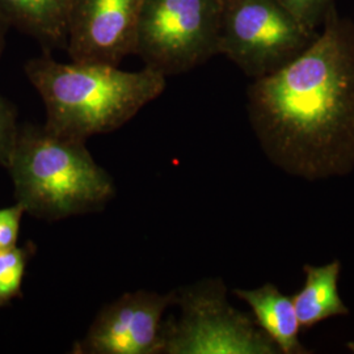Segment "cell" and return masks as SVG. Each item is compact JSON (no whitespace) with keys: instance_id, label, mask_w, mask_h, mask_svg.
Listing matches in <instances>:
<instances>
[{"instance_id":"obj_7","label":"cell","mask_w":354,"mask_h":354,"mask_svg":"<svg viewBox=\"0 0 354 354\" xmlns=\"http://www.w3.org/2000/svg\"><path fill=\"white\" fill-rule=\"evenodd\" d=\"M171 306V291L125 292L102 307L71 353H163V317Z\"/></svg>"},{"instance_id":"obj_6","label":"cell","mask_w":354,"mask_h":354,"mask_svg":"<svg viewBox=\"0 0 354 354\" xmlns=\"http://www.w3.org/2000/svg\"><path fill=\"white\" fill-rule=\"evenodd\" d=\"M221 0H145L136 50L162 75H178L218 53Z\"/></svg>"},{"instance_id":"obj_14","label":"cell","mask_w":354,"mask_h":354,"mask_svg":"<svg viewBox=\"0 0 354 354\" xmlns=\"http://www.w3.org/2000/svg\"><path fill=\"white\" fill-rule=\"evenodd\" d=\"M16 108L0 93V167H7L17 138Z\"/></svg>"},{"instance_id":"obj_10","label":"cell","mask_w":354,"mask_h":354,"mask_svg":"<svg viewBox=\"0 0 354 354\" xmlns=\"http://www.w3.org/2000/svg\"><path fill=\"white\" fill-rule=\"evenodd\" d=\"M74 0H0L8 26L35 38L45 51L66 48L67 24Z\"/></svg>"},{"instance_id":"obj_1","label":"cell","mask_w":354,"mask_h":354,"mask_svg":"<svg viewBox=\"0 0 354 354\" xmlns=\"http://www.w3.org/2000/svg\"><path fill=\"white\" fill-rule=\"evenodd\" d=\"M322 26L302 54L247 92L266 158L307 181L354 171V24L333 8Z\"/></svg>"},{"instance_id":"obj_13","label":"cell","mask_w":354,"mask_h":354,"mask_svg":"<svg viewBox=\"0 0 354 354\" xmlns=\"http://www.w3.org/2000/svg\"><path fill=\"white\" fill-rule=\"evenodd\" d=\"M299 21L313 30L323 26L335 8V0H279Z\"/></svg>"},{"instance_id":"obj_9","label":"cell","mask_w":354,"mask_h":354,"mask_svg":"<svg viewBox=\"0 0 354 354\" xmlns=\"http://www.w3.org/2000/svg\"><path fill=\"white\" fill-rule=\"evenodd\" d=\"M234 294L252 310L256 324L279 346L283 354L310 353L299 342L301 324L292 298L285 295L273 283L256 289H235Z\"/></svg>"},{"instance_id":"obj_4","label":"cell","mask_w":354,"mask_h":354,"mask_svg":"<svg viewBox=\"0 0 354 354\" xmlns=\"http://www.w3.org/2000/svg\"><path fill=\"white\" fill-rule=\"evenodd\" d=\"M171 292L180 314L163 323V353H281L252 317L230 304L222 279H203Z\"/></svg>"},{"instance_id":"obj_3","label":"cell","mask_w":354,"mask_h":354,"mask_svg":"<svg viewBox=\"0 0 354 354\" xmlns=\"http://www.w3.org/2000/svg\"><path fill=\"white\" fill-rule=\"evenodd\" d=\"M6 168L16 203L26 214L48 222L100 212L115 194L113 178L96 163L86 142L45 124L20 125Z\"/></svg>"},{"instance_id":"obj_15","label":"cell","mask_w":354,"mask_h":354,"mask_svg":"<svg viewBox=\"0 0 354 354\" xmlns=\"http://www.w3.org/2000/svg\"><path fill=\"white\" fill-rule=\"evenodd\" d=\"M24 214V207L17 203L0 209V251H6L17 245Z\"/></svg>"},{"instance_id":"obj_2","label":"cell","mask_w":354,"mask_h":354,"mask_svg":"<svg viewBox=\"0 0 354 354\" xmlns=\"http://www.w3.org/2000/svg\"><path fill=\"white\" fill-rule=\"evenodd\" d=\"M26 75L45 105V125L84 142L124 127L165 88V76L149 67L61 64L48 53L26 62Z\"/></svg>"},{"instance_id":"obj_12","label":"cell","mask_w":354,"mask_h":354,"mask_svg":"<svg viewBox=\"0 0 354 354\" xmlns=\"http://www.w3.org/2000/svg\"><path fill=\"white\" fill-rule=\"evenodd\" d=\"M35 252L33 243L0 251V308L21 295L28 263Z\"/></svg>"},{"instance_id":"obj_17","label":"cell","mask_w":354,"mask_h":354,"mask_svg":"<svg viewBox=\"0 0 354 354\" xmlns=\"http://www.w3.org/2000/svg\"><path fill=\"white\" fill-rule=\"evenodd\" d=\"M348 348L351 349V352H353L354 353V342H349V344H348Z\"/></svg>"},{"instance_id":"obj_11","label":"cell","mask_w":354,"mask_h":354,"mask_svg":"<svg viewBox=\"0 0 354 354\" xmlns=\"http://www.w3.org/2000/svg\"><path fill=\"white\" fill-rule=\"evenodd\" d=\"M304 288L292 295V304L301 328L308 329L329 317L349 315V308L339 294L342 263L330 261L326 266H304Z\"/></svg>"},{"instance_id":"obj_8","label":"cell","mask_w":354,"mask_h":354,"mask_svg":"<svg viewBox=\"0 0 354 354\" xmlns=\"http://www.w3.org/2000/svg\"><path fill=\"white\" fill-rule=\"evenodd\" d=\"M145 0H74L66 50L73 62L118 66L134 54Z\"/></svg>"},{"instance_id":"obj_16","label":"cell","mask_w":354,"mask_h":354,"mask_svg":"<svg viewBox=\"0 0 354 354\" xmlns=\"http://www.w3.org/2000/svg\"><path fill=\"white\" fill-rule=\"evenodd\" d=\"M8 28H10V26L6 23V20L3 19V16L0 15V55H1V53H3V49H4L6 33H7V29H8Z\"/></svg>"},{"instance_id":"obj_5","label":"cell","mask_w":354,"mask_h":354,"mask_svg":"<svg viewBox=\"0 0 354 354\" xmlns=\"http://www.w3.org/2000/svg\"><path fill=\"white\" fill-rule=\"evenodd\" d=\"M317 36L279 0H221L218 53L253 79L290 64Z\"/></svg>"}]
</instances>
